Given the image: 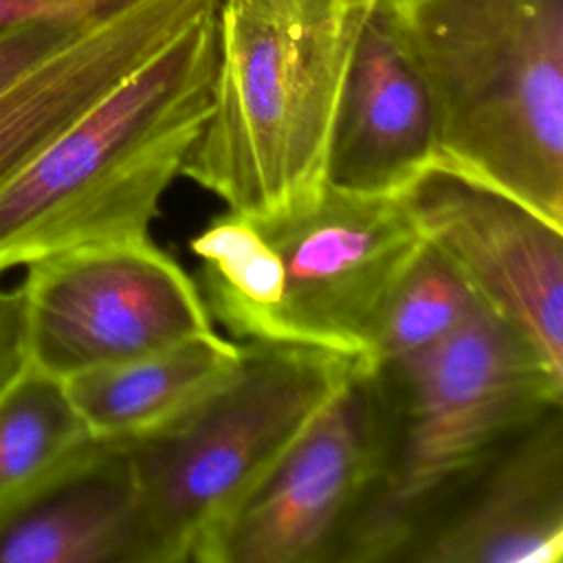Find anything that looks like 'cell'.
Here are the masks:
<instances>
[{
    "instance_id": "obj_1",
    "label": "cell",
    "mask_w": 563,
    "mask_h": 563,
    "mask_svg": "<svg viewBox=\"0 0 563 563\" xmlns=\"http://www.w3.org/2000/svg\"><path fill=\"white\" fill-rule=\"evenodd\" d=\"M216 13L180 31L0 187V273L147 238L213 103Z\"/></svg>"
},
{
    "instance_id": "obj_2",
    "label": "cell",
    "mask_w": 563,
    "mask_h": 563,
    "mask_svg": "<svg viewBox=\"0 0 563 563\" xmlns=\"http://www.w3.org/2000/svg\"><path fill=\"white\" fill-rule=\"evenodd\" d=\"M374 372L383 391L380 451L332 563H400L475 468L563 405V374L486 306L422 354Z\"/></svg>"
},
{
    "instance_id": "obj_3",
    "label": "cell",
    "mask_w": 563,
    "mask_h": 563,
    "mask_svg": "<svg viewBox=\"0 0 563 563\" xmlns=\"http://www.w3.org/2000/svg\"><path fill=\"white\" fill-rule=\"evenodd\" d=\"M358 0H220L211 114L180 176L273 220L328 187Z\"/></svg>"
},
{
    "instance_id": "obj_4",
    "label": "cell",
    "mask_w": 563,
    "mask_h": 563,
    "mask_svg": "<svg viewBox=\"0 0 563 563\" xmlns=\"http://www.w3.org/2000/svg\"><path fill=\"white\" fill-rule=\"evenodd\" d=\"M438 158L563 227V0H396Z\"/></svg>"
},
{
    "instance_id": "obj_5",
    "label": "cell",
    "mask_w": 563,
    "mask_h": 563,
    "mask_svg": "<svg viewBox=\"0 0 563 563\" xmlns=\"http://www.w3.org/2000/svg\"><path fill=\"white\" fill-rule=\"evenodd\" d=\"M356 365L317 347L242 341L227 383L163 429L119 442L134 484V563H198Z\"/></svg>"
},
{
    "instance_id": "obj_6",
    "label": "cell",
    "mask_w": 563,
    "mask_h": 563,
    "mask_svg": "<svg viewBox=\"0 0 563 563\" xmlns=\"http://www.w3.org/2000/svg\"><path fill=\"white\" fill-rule=\"evenodd\" d=\"M24 268V354L62 380L216 330L196 279L150 235L66 249Z\"/></svg>"
},
{
    "instance_id": "obj_7",
    "label": "cell",
    "mask_w": 563,
    "mask_h": 563,
    "mask_svg": "<svg viewBox=\"0 0 563 563\" xmlns=\"http://www.w3.org/2000/svg\"><path fill=\"white\" fill-rule=\"evenodd\" d=\"M257 222L284 266L282 343L367 365L380 314L424 246L402 200L328 185L310 207Z\"/></svg>"
},
{
    "instance_id": "obj_8",
    "label": "cell",
    "mask_w": 563,
    "mask_h": 563,
    "mask_svg": "<svg viewBox=\"0 0 563 563\" xmlns=\"http://www.w3.org/2000/svg\"><path fill=\"white\" fill-rule=\"evenodd\" d=\"M383 391L358 365L262 484L202 548L198 563H332L376 468Z\"/></svg>"
},
{
    "instance_id": "obj_9",
    "label": "cell",
    "mask_w": 563,
    "mask_h": 563,
    "mask_svg": "<svg viewBox=\"0 0 563 563\" xmlns=\"http://www.w3.org/2000/svg\"><path fill=\"white\" fill-rule=\"evenodd\" d=\"M398 198L477 299L563 374V227L440 158Z\"/></svg>"
},
{
    "instance_id": "obj_10",
    "label": "cell",
    "mask_w": 563,
    "mask_h": 563,
    "mask_svg": "<svg viewBox=\"0 0 563 563\" xmlns=\"http://www.w3.org/2000/svg\"><path fill=\"white\" fill-rule=\"evenodd\" d=\"M561 561L563 405H554L464 479L400 563Z\"/></svg>"
},
{
    "instance_id": "obj_11",
    "label": "cell",
    "mask_w": 563,
    "mask_h": 563,
    "mask_svg": "<svg viewBox=\"0 0 563 563\" xmlns=\"http://www.w3.org/2000/svg\"><path fill=\"white\" fill-rule=\"evenodd\" d=\"M438 158L435 114L396 0H358L328 154V185L398 196Z\"/></svg>"
},
{
    "instance_id": "obj_12",
    "label": "cell",
    "mask_w": 563,
    "mask_h": 563,
    "mask_svg": "<svg viewBox=\"0 0 563 563\" xmlns=\"http://www.w3.org/2000/svg\"><path fill=\"white\" fill-rule=\"evenodd\" d=\"M220 0H136L0 92V187Z\"/></svg>"
},
{
    "instance_id": "obj_13",
    "label": "cell",
    "mask_w": 563,
    "mask_h": 563,
    "mask_svg": "<svg viewBox=\"0 0 563 563\" xmlns=\"http://www.w3.org/2000/svg\"><path fill=\"white\" fill-rule=\"evenodd\" d=\"M136 501L123 446L77 460L0 506V563H134Z\"/></svg>"
},
{
    "instance_id": "obj_14",
    "label": "cell",
    "mask_w": 563,
    "mask_h": 563,
    "mask_svg": "<svg viewBox=\"0 0 563 563\" xmlns=\"http://www.w3.org/2000/svg\"><path fill=\"white\" fill-rule=\"evenodd\" d=\"M240 361L242 341L209 330L121 363L79 372L66 378L64 387L95 438L128 442L187 413L227 383Z\"/></svg>"
},
{
    "instance_id": "obj_15",
    "label": "cell",
    "mask_w": 563,
    "mask_h": 563,
    "mask_svg": "<svg viewBox=\"0 0 563 563\" xmlns=\"http://www.w3.org/2000/svg\"><path fill=\"white\" fill-rule=\"evenodd\" d=\"M196 286L213 323L240 341L282 343L284 266L257 220L227 209L191 242Z\"/></svg>"
},
{
    "instance_id": "obj_16",
    "label": "cell",
    "mask_w": 563,
    "mask_h": 563,
    "mask_svg": "<svg viewBox=\"0 0 563 563\" xmlns=\"http://www.w3.org/2000/svg\"><path fill=\"white\" fill-rule=\"evenodd\" d=\"M64 380L24 361L0 383V506L95 444Z\"/></svg>"
},
{
    "instance_id": "obj_17",
    "label": "cell",
    "mask_w": 563,
    "mask_h": 563,
    "mask_svg": "<svg viewBox=\"0 0 563 563\" xmlns=\"http://www.w3.org/2000/svg\"><path fill=\"white\" fill-rule=\"evenodd\" d=\"M482 306L464 277L424 242L380 314L367 367H389L422 354Z\"/></svg>"
},
{
    "instance_id": "obj_18",
    "label": "cell",
    "mask_w": 563,
    "mask_h": 563,
    "mask_svg": "<svg viewBox=\"0 0 563 563\" xmlns=\"http://www.w3.org/2000/svg\"><path fill=\"white\" fill-rule=\"evenodd\" d=\"M101 22L42 20L0 35V92Z\"/></svg>"
},
{
    "instance_id": "obj_19",
    "label": "cell",
    "mask_w": 563,
    "mask_h": 563,
    "mask_svg": "<svg viewBox=\"0 0 563 563\" xmlns=\"http://www.w3.org/2000/svg\"><path fill=\"white\" fill-rule=\"evenodd\" d=\"M136 0H0V35L42 20L103 22Z\"/></svg>"
},
{
    "instance_id": "obj_20",
    "label": "cell",
    "mask_w": 563,
    "mask_h": 563,
    "mask_svg": "<svg viewBox=\"0 0 563 563\" xmlns=\"http://www.w3.org/2000/svg\"><path fill=\"white\" fill-rule=\"evenodd\" d=\"M24 354V308L20 288L0 286V383L22 363Z\"/></svg>"
}]
</instances>
